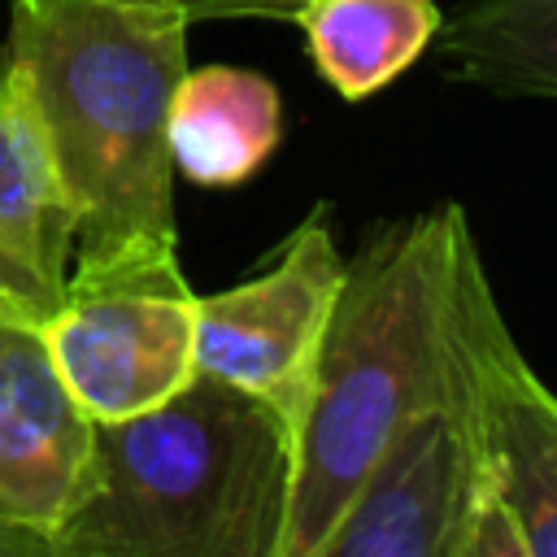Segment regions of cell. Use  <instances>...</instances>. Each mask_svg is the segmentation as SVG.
Masks as SVG:
<instances>
[{
  "instance_id": "6da1fadb",
  "label": "cell",
  "mask_w": 557,
  "mask_h": 557,
  "mask_svg": "<svg viewBox=\"0 0 557 557\" xmlns=\"http://www.w3.org/2000/svg\"><path fill=\"white\" fill-rule=\"evenodd\" d=\"M474 231L457 200L374 226L344 261L296 426L283 557H313L396 435L457 400V270Z\"/></svg>"
},
{
  "instance_id": "7a4b0ae2",
  "label": "cell",
  "mask_w": 557,
  "mask_h": 557,
  "mask_svg": "<svg viewBox=\"0 0 557 557\" xmlns=\"http://www.w3.org/2000/svg\"><path fill=\"white\" fill-rule=\"evenodd\" d=\"M191 17L174 0H13L4 52L17 61L61 191L74 257L170 239V96L187 74Z\"/></svg>"
},
{
  "instance_id": "3957f363",
  "label": "cell",
  "mask_w": 557,
  "mask_h": 557,
  "mask_svg": "<svg viewBox=\"0 0 557 557\" xmlns=\"http://www.w3.org/2000/svg\"><path fill=\"white\" fill-rule=\"evenodd\" d=\"M296 435L265 400L196 374L165 405L96 422L65 557H283Z\"/></svg>"
},
{
  "instance_id": "277c9868",
  "label": "cell",
  "mask_w": 557,
  "mask_h": 557,
  "mask_svg": "<svg viewBox=\"0 0 557 557\" xmlns=\"http://www.w3.org/2000/svg\"><path fill=\"white\" fill-rule=\"evenodd\" d=\"M44 339L91 422L165 405L196 379V292L178 244L148 239L74 257Z\"/></svg>"
},
{
  "instance_id": "5b68a950",
  "label": "cell",
  "mask_w": 557,
  "mask_h": 557,
  "mask_svg": "<svg viewBox=\"0 0 557 557\" xmlns=\"http://www.w3.org/2000/svg\"><path fill=\"white\" fill-rule=\"evenodd\" d=\"M453 331L474 470L505 505L527 557H557V392L513 344L479 244L457 270Z\"/></svg>"
},
{
  "instance_id": "8992f818",
  "label": "cell",
  "mask_w": 557,
  "mask_h": 557,
  "mask_svg": "<svg viewBox=\"0 0 557 557\" xmlns=\"http://www.w3.org/2000/svg\"><path fill=\"white\" fill-rule=\"evenodd\" d=\"M344 261L331 213L318 205L257 274L226 292L196 296V374L265 400L296 435Z\"/></svg>"
},
{
  "instance_id": "52a82bcc",
  "label": "cell",
  "mask_w": 557,
  "mask_h": 557,
  "mask_svg": "<svg viewBox=\"0 0 557 557\" xmlns=\"http://www.w3.org/2000/svg\"><path fill=\"white\" fill-rule=\"evenodd\" d=\"M96 422L65 387L44 326L0 318V522L52 535L78 496Z\"/></svg>"
},
{
  "instance_id": "ba28073f",
  "label": "cell",
  "mask_w": 557,
  "mask_h": 557,
  "mask_svg": "<svg viewBox=\"0 0 557 557\" xmlns=\"http://www.w3.org/2000/svg\"><path fill=\"white\" fill-rule=\"evenodd\" d=\"M470 479V440L457 400L413 418L335 531L313 557H444L461 492Z\"/></svg>"
},
{
  "instance_id": "9c48e42d",
  "label": "cell",
  "mask_w": 557,
  "mask_h": 557,
  "mask_svg": "<svg viewBox=\"0 0 557 557\" xmlns=\"http://www.w3.org/2000/svg\"><path fill=\"white\" fill-rule=\"evenodd\" d=\"M74 213L17 61L0 44V318L39 322L61 305Z\"/></svg>"
},
{
  "instance_id": "30bf717a",
  "label": "cell",
  "mask_w": 557,
  "mask_h": 557,
  "mask_svg": "<svg viewBox=\"0 0 557 557\" xmlns=\"http://www.w3.org/2000/svg\"><path fill=\"white\" fill-rule=\"evenodd\" d=\"M283 139L278 87L244 65L187 70L170 96L165 144L174 174L196 187L248 183Z\"/></svg>"
},
{
  "instance_id": "8fae6325",
  "label": "cell",
  "mask_w": 557,
  "mask_h": 557,
  "mask_svg": "<svg viewBox=\"0 0 557 557\" xmlns=\"http://www.w3.org/2000/svg\"><path fill=\"white\" fill-rule=\"evenodd\" d=\"M296 26L318 74L344 100H366L431 48L444 13L435 0H309Z\"/></svg>"
},
{
  "instance_id": "7c38bea8",
  "label": "cell",
  "mask_w": 557,
  "mask_h": 557,
  "mask_svg": "<svg viewBox=\"0 0 557 557\" xmlns=\"http://www.w3.org/2000/svg\"><path fill=\"white\" fill-rule=\"evenodd\" d=\"M435 39L444 78L492 96L557 100V0H466Z\"/></svg>"
},
{
  "instance_id": "4fadbf2b",
  "label": "cell",
  "mask_w": 557,
  "mask_h": 557,
  "mask_svg": "<svg viewBox=\"0 0 557 557\" xmlns=\"http://www.w3.org/2000/svg\"><path fill=\"white\" fill-rule=\"evenodd\" d=\"M444 557H527L505 505L496 500V492L474 470V457H470V479H466V492H461Z\"/></svg>"
},
{
  "instance_id": "5bb4252c",
  "label": "cell",
  "mask_w": 557,
  "mask_h": 557,
  "mask_svg": "<svg viewBox=\"0 0 557 557\" xmlns=\"http://www.w3.org/2000/svg\"><path fill=\"white\" fill-rule=\"evenodd\" d=\"M191 22H239V17H257V22H296V13L309 0H174Z\"/></svg>"
},
{
  "instance_id": "9a60e30c",
  "label": "cell",
  "mask_w": 557,
  "mask_h": 557,
  "mask_svg": "<svg viewBox=\"0 0 557 557\" xmlns=\"http://www.w3.org/2000/svg\"><path fill=\"white\" fill-rule=\"evenodd\" d=\"M0 557H65L48 535L0 522Z\"/></svg>"
}]
</instances>
